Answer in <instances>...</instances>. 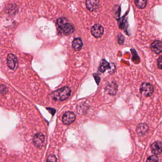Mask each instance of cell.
<instances>
[{"mask_svg":"<svg viewBox=\"0 0 162 162\" xmlns=\"http://www.w3.org/2000/svg\"><path fill=\"white\" fill-rule=\"evenodd\" d=\"M47 109H48V110L51 114H52L53 115L55 113L56 110L55 109H54V108H47Z\"/></svg>","mask_w":162,"mask_h":162,"instance_id":"ffe728a7","label":"cell"},{"mask_svg":"<svg viewBox=\"0 0 162 162\" xmlns=\"http://www.w3.org/2000/svg\"><path fill=\"white\" fill-rule=\"evenodd\" d=\"M57 25L58 26V32L60 34L64 35H68L71 34L75 30L73 25L68 22V21L67 18H59L57 20Z\"/></svg>","mask_w":162,"mask_h":162,"instance_id":"6da1fadb","label":"cell"},{"mask_svg":"<svg viewBox=\"0 0 162 162\" xmlns=\"http://www.w3.org/2000/svg\"><path fill=\"white\" fill-rule=\"evenodd\" d=\"M91 32L95 38H100L104 33L103 27L99 24H96L92 27Z\"/></svg>","mask_w":162,"mask_h":162,"instance_id":"5b68a950","label":"cell"},{"mask_svg":"<svg viewBox=\"0 0 162 162\" xmlns=\"http://www.w3.org/2000/svg\"><path fill=\"white\" fill-rule=\"evenodd\" d=\"M110 68V66L108 61L103 59L100 62V65L99 68V71L101 73H104L107 69Z\"/></svg>","mask_w":162,"mask_h":162,"instance_id":"7c38bea8","label":"cell"},{"mask_svg":"<svg viewBox=\"0 0 162 162\" xmlns=\"http://www.w3.org/2000/svg\"><path fill=\"white\" fill-rule=\"evenodd\" d=\"M158 158L156 155H152L150 156L147 159V162H158Z\"/></svg>","mask_w":162,"mask_h":162,"instance_id":"2e32d148","label":"cell"},{"mask_svg":"<svg viewBox=\"0 0 162 162\" xmlns=\"http://www.w3.org/2000/svg\"><path fill=\"white\" fill-rule=\"evenodd\" d=\"M152 152L156 155H160L162 153V143L160 141H156L152 144L151 147Z\"/></svg>","mask_w":162,"mask_h":162,"instance_id":"9c48e42d","label":"cell"},{"mask_svg":"<svg viewBox=\"0 0 162 162\" xmlns=\"http://www.w3.org/2000/svg\"><path fill=\"white\" fill-rule=\"evenodd\" d=\"M7 65L10 69L15 71L18 67V59L13 54H9L7 58Z\"/></svg>","mask_w":162,"mask_h":162,"instance_id":"3957f363","label":"cell"},{"mask_svg":"<svg viewBox=\"0 0 162 162\" xmlns=\"http://www.w3.org/2000/svg\"><path fill=\"white\" fill-rule=\"evenodd\" d=\"M76 119V116L72 112H67L62 117V122L66 125L71 124Z\"/></svg>","mask_w":162,"mask_h":162,"instance_id":"52a82bcc","label":"cell"},{"mask_svg":"<svg viewBox=\"0 0 162 162\" xmlns=\"http://www.w3.org/2000/svg\"><path fill=\"white\" fill-rule=\"evenodd\" d=\"M33 143L37 148H41L45 142V136L42 133H38L36 134L33 137Z\"/></svg>","mask_w":162,"mask_h":162,"instance_id":"8992f818","label":"cell"},{"mask_svg":"<svg viewBox=\"0 0 162 162\" xmlns=\"http://www.w3.org/2000/svg\"><path fill=\"white\" fill-rule=\"evenodd\" d=\"M158 66L159 68L162 69V56H160L158 59Z\"/></svg>","mask_w":162,"mask_h":162,"instance_id":"ac0fdd59","label":"cell"},{"mask_svg":"<svg viewBox=\"0 0 162 162\" xmlns=\"http://www.w3.org/2000/svg\"><path fill=\"white\" fill-rule=\"evenodd\" d=\"M148 130V127L147 124H141L138 126L136 129V131L138 135H143L147 133Z\"/></svg>","mask_w":162,"mask_h":162,"instance_id":"4fadbf2b","label":"cell"},{"mask_svg":"<svg viewBox=\"0 0 162 162\" xmlns=\"http://www.w3.org/2000/svg\"><path fill=\"white\" fill-rule=\"evenodd\" d=\"M72 46L75 51H80L83 46V42L81 38H77L74 39L72 41Z\"/></svg>","mask_w":162,"mask_h":162,"instance_id":"8fae6325","label":"cell"},{"mask_svg":"<svg viewBox=\"0 0 162 162\" xmlns=\"http://www.w3.org/2000/svg\"><path fill=\"white\" fill-rule=\"evenodd\" d=\"M140 92L144 96H150L154 92L153 86L147 83H144L141 85L140 88Z\"/></svg>","mask_w":162,"mask_h":162,"instance_id":"277c9868","label":"cell"},{"mask_svg":"<svg viewBox=\"0 0 162 162\" xmlns=\"http://www.w3.org/2000/svg\"><path fill=\"white\" fill-rule=\"evenodd\" d=\"M94 77L96 83H97L98 84H99V81H100V78H99V77L97 75V74H94Z\"/></svg>","mask_w":162,"mask_h":162,"instance_id":"d6986e66","label":"cell"},{"mask_svg":"<svg viewBox=\"0 0 162 162\" xmlns=\"http://www.w3.org/2000/svg\"><path fill=\"white\" fill-rule=\"evenodd\" d=\"M151 49L154 53L160 54L162 52V42L160 40L154 41L151 45Z\"/></svg>","mask_w":162,"mask_h":162,"instance_id":"30bf717a","label":"cell"},{"mask_svg":"<svg viewBox=\"0 0 162 162\" xmlns=\"http://www.w3.org/2000/svg\"><path fill=\"white\" fill-rule=\"evenodd\" d=\"M100 4L99 0H87L86 6L89 11L94 12L99 8Z\"/></svg>","mask_w":162,"mask_h":162,"instance_id":"ba28073f","label":"cell"},{"mask_svg":"<svg viewBox=\"0 0 162 162\" xmlns=\"http://www.w3.org/2000/svg\"><path fill=\"white\" fill-rule=\"evenodd\" d=\"M71 94L70 88L68 87H65L53 92L52 96L53 100L55 101H64L69 98Z\"/></svg>","mask_w":162,"mask_h":162,"instance_id":"7a4b0ae2","label":"cell"},{"mask_svg":"<svg viewBox=\"0 0 162 162\" xmlns=\"http://www.w3.org/2000/svg\"><path fill=\"white\" fill-rule=\"evenodd\" d=\"M107 88V91H108L109 94H112V95H114L115 94L116 92V90H117V86L116 84L114 82H112L111 83L109 84L106 87Z\"/></svg>","mask_w":162,"mask_h":162,"instance_id":"5bb4252c","label":"cell"},{"mask_svg":"<svg viewBox=\"0 0 162 162\" xmlns=\"http://www.w3.org/2000/svg\"><path fill=\"white\" fill-rule=\"evenodd\" d=\"M136 7L139 9H144L147 6V0H135Z\"/></svg>","mask_w":162,"mask_h":162,"instance_id":"9a60e30c","label":"cell"},{"mask_svg":"<svg viewBox=\"0 0 162 162\" xmlns=\"http://www.w3.org/2000/svg\"><path fill=\"white\" fill-rule=\"evenodd\" d=\"M47 161H52V162H56L57 158L55 155H51L49 156L48 158L47 159Z\"/></svg>","mask_w":162,"mask_h":162,"instance_id":"e0dca14e","label":"cell"}]
</instances>
